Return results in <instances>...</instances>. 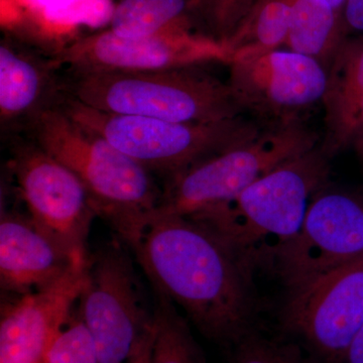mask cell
<instances>
[{
	"instance_id": "cell-1",
	"label": "cell",
	"mask_w": 363,
	"mask_h": 363,
	"mask_svg": "<svg viewBox=\"0 0 363 363\" xmlns=\"http://www.w3.org/2000/svg\"><path fill=\"white\" fill-rule=\"evenodd\" d=\"M157 293L178 305L203 335L238 344L255 311L252 274L199 222L155 214L133 247Z\"/></svg>"
},
{
	"instance_id": "cell-2",
	"label": "cell",
	"mask_w": 363,
	"mask_h": 363,
	"mask_svg": "<svg viewBox=\"0 0 363 363\" xmlns=\"http://www.w3.org/2000/svg\"><path fill=\"white\" fill-rule=\"evenodd\" d=\"M331 159L320 142L262 177L233 201L187 218L211 229L252 274L274 269L300 233L313 198L328 185Z\"/></svg>"
},
{
	"instance_id": "cell-3",
	"label": "cell",
	"mask_w": 363,
	"mask_h": 363,
	"mask_svg": "<svg viewBox=\"0 0 363 363\" xmlns=\"http://www.w3.org/2000/svg\"><path fill=\"white\" fill-rule=\"evenodd\" d=\"M25 133L78 177L97 216L133 250L161 202L152 174L60 107L40 114Z\"/></svg>"
},
{
	"instance_id": "cell-4",
	"label": "cell",
	"mask_w": 363,
	"mask_h": 363,
	"mask_svg": "<svg viewBox=\"0 0 363 363\" xmlns=\"http://www.w3.org/2000/svg\"><path fill=\"white\" fill-rule=\"evenodd\" d=\"M67 92L108 113L175 123H214L245 116L228 83L202 66L159 70H69Z\"/></svg>"
},
{
	"instance_id": "cell-5",
	"label": "cell",
	"mask_w": 363,
	"mask_h": 363,
	"mask_svg": "<svg viewBox=\"0 0 363 363\" xmlns=\"http://www.w3.org/2000/svg\"><path fill=\"white\" fill-rule=\"evenodd\" d=\"M60 108L167 181L210 157L253 142L267 128L245 116L195 123L108 113L86 106L69 94Z\"/></svg>"
},
{
	"instance_id": "cell-6",
	"label": "cell",
	"mask_w": 363,
	"mask_h": 363,
	"mask_svg": "<svg viewBox=\"0 0 363 363\" xmlns=\"http://www.w3.org/2000/svg\"><path fill=\"white\" fill-rule=\"evenodd\" d=\"M320 142L321 136L303 119L267 128L253 142L210 157L167 181L156 213L193 217L226 204L279 164Z\"/></svg>"
},
{
	"instance_id": "cell-7",
	"label": "cell",
	"mask_w": 363,
	"mask_h": 363,
	"mask_svg": "<svg viewBox=\"0 0 363 363\" xmlns=\"http://www.w3.org/2000/svg\"><path fill=\"white\" fill-rule=\"evenodd\" d=\"M79 315L96 343L100 363H150L155 336L133 260L118 241L89 255Z\"/></svg>"
},
{
	"instance_id": "cell-8",
	"label": "cell",
	"mask_w": 363,
	"mask_h": 363,
	"mask_svg": "<svg viewBox=\"0 0 363 363\" xmlns=\"http://www.w3.org/2000/svg\"><path fill=\"white\" fill-rule=\"evenodd\" d=\"M228 66L227 83L241 108L266 128L301 121L326 90V68L291 50L234 57Z\"/></svg>"
},
{
	"instance_id": "cell-9",
	"label": "cell",
	"mask_w": 363,
	"mask_h": 363,
	"mask_svg": "<svg viewBox=\"0 0 363 363\" xmlns=\"http://www.w3.org/2000/svg\"><path fill=\"white\" fill-rule=\"evenodd\" d=\"M363 259V197L328 185L314 196L304 223L274 269L289 293Z\"/></svg>"
},
{
	"instance_id": "cell-10",
	"label": "cell",
	"mask_w": 363,
	"mask_h": 363,
	"mask_svg": "<svg viewBox=\"0 0 363 363\" xmlns=\"http://www.w3.org/2000/svg\"><path fill=\"white\" fill-rule=\"evenodd\" d=\"M11 140L9 164L28 217L69 250H87L86 238L97 214L83 184L30 138Z\"/></svg>"
},
{
	"instance_id": "cell-11",
	"label": "cell",
	"mask_w": 363,
	"mask_h": 363,
	"mask_svg": "<svg viewBox=\"0 0 363 363\" xmlns=\"http://www.w3.org/2000/svg\"><path fill=\"white\" fill-rule=\"evenodd\" d=\"M286 323L327 363H342L363 325V259L289 293Z\"/></svg>"
},
{
	"instance_id": "cell-12",
	"label": "cell",
	"mask_w": 363,
	"mask_h": 363,
	"mask_svg": "<svg viewBox=\"0 0 363 363\" xmlns=\"http://www.w3.org/2000/svg\"><path fill=\"white\" fill-rule=\"evenodd\" d=\"M52 57L69 70H159L231 60L225 45L200 33L123 38L109 30L67 43Z\"/></svg>"
},
{
	"instance_id": "cell-13",
	"label": "cell",
	"mask_w": 363,
	"mask_h": 363,
	"mask_svg": "<svg viewBox=\"0 0 363 363\" xmlns=\"http://www.w3.org/2000/svg\"><path fill=\"white\" fill-rule=\"evenodd\" d=\"M88 266L89 257L51 285L2 308L0 363H45L52 343L82 295Z\"/></svg>"
},
{
	"instance_id": "cell-14",
	"label": "cell",
	"mask_w": 363,
	"mask_h": 363,
	"mask_svg": "<svg viewBox=\"0 0 363 363\" xmlns=\"http://www.w3.org/2000/svg\"><path fill=\"white\" fill-rule=\"evenodd\" d=\"M54 57H44L18 40L0 43V123L7 133L26 131L45 111L61 106L67 95Z\"/></svg>"
},
{
	"instance_id": "cell-15",
	"label": "cell",
	"mask_w": 363,
	"mask_h": 363,
	"mask_svg": "<svg viewBox=\"0 0 363 363\" xmlns=\"http://www.w3.org/2000/svg\"><path fill=\"white\" fill-rule=\"evenodd\" d=\"M89 257L74 252L35 225L30 217L2 214L0 221V281L2 290L26 295L61 279Z\"/></svg>"
},
{
	"instance_id": "cell-16",
	"label": "cell",
	"mask_w": 363,
	"mask_h": 363,
	"mask_svg": "<svg viewBox=\"0 0 363 363\" xmlns=\"http://www.w3.org/2000/svg\"><path fill=\"white\" fill-rule=\"evenodd\" d=\"M321 145L334 157L363 140V35H348L328 68Z\"/></svg>"
},
{
	"instance_id": "cell-17",
	"label": "cell",
	"mask_w": 363,
	"mask_h": 363,
	"mask_svg": "<svg viewBox=\"0 0 363 363\" xmlns=\"http://www.w3.org/2000/svg\"><path fill=\"white\" fill-rule=\"evenodd\" d=\"M107 30L123 38L200 33L190 0H119Z\"/></svg>"
},
{
	"instance_id": "cell-18",
	"label": "cell",
	"mask_w": 363,
	"mask_h": 363,
	"mask_svg": "<svg viewBox=\"0 0 363 363\" xmlns=\"http://www.w3.org/2000/svg\"><path fill=\"white\" fill-rule=\"evenodd\" d=\"M344 38L342 18L326 0H293L288 50L316 59L327 70Z\"/></svg>"
},
{
	"instance_id": "cell-19",
	"label": "cell",
	"mask_w": 363,
	"mask_h": 363,
	"mask_svg": "<svg viewBox=\"0 0 363 363\" xmlns=\"http://www.w3.org/2000/svg\"><path fill=\"white\" fill-rule=\"evenodd\" d=\"M292 6L293 0H257L247 18L225 44L231 59L285 47Z\"/></svg>"
},
{
	"instance_id": "cell-20",
	"label": "cell",
	"mask_w": 363,
	"mask_h": 363,
	"mask_svg": "<svg viewBox=\"0 0 363 363\" xmlns=\"http://www.w3.org/2000/svg\"><path fill=\"white\" fill-rule=\"evenodd\" d=\"M150 363H201L199 351L173 303L159 294Z\"/></svg>"
},
{
	"instance_id": "cell-21",
	"label": "cell",
	"mask_w": 363,
	"mask_h": 363,
	"mask_svg": "<svg viewBox=\"0 0 363 363\" xmlns=\"http://www.w3.org/2000/svg\"><path fill=\"white\" fill-rule=\"evenodd\" d=\"M257 0H190L191 13L203 35L225 45Z\"/></svg>"
},
{
	"instance_id": "cell-22",
	"label": "cell",
	"mask_w": 363,
	"mask_h": 363,
	"mask_svg": "<svg viewBox=\"0 0 363 363\" xmlns=\"http://www.w3.org/2000/svg\"><path fill=\"white\" fill-rule=\"evenodd\" d=\"M45 363H100L96 343L77 310L55 338Z\"/></svg>"
},
{
	"instance_id": "cell-23",
	"label": "cell",
	"mask_w": 363,
	"mask_h": 363,
	"mask_svg": "<svg viewBox=\"0 0 363 363\" xmlns=\"http://www.w3.org/2000/svg\"><path fill=\"white\" fill-rule=\"evenodd\" d=\"M233 363H298L286 350L248 333L236 344Z\"/></svg>"
},
{
	"instance_id": "cell-24",
	"label": "cell",
	"mask_w": 363,
	"mask_h": 363,
	"mask_svg": "<svg viewBox=\"0 0 363 363\" xmlns=\"http://www.w3.org/2000/svg\"><path fill=\"white\" fill-rule=\"evenodd\" d=\"M344 35H363V0H346L342 13Z\"/></svg>"
},
{
	"instance_id": "cell-25",
	"label": "cell",
	"mask_w": 363,
	"mask_h": 363,
	"mask_svg": "<svg viewBox=\"0 0 363 363\" xmlns=\"http://www.w3.org/2000/svg\"><path fill=\"white\" fill-rule=\"evenodd\" d=\"M342 363H363V325L346 351Z\"/></svg>"
},
{
	"instance_id": "cell-26",
	"label": "cell",
	"mask_w": 363,
	"mask_h": 363,
	"mask_svg": "<svg viewBox=\"0 0 363 363\" xmlns=\"http://www.w3.org/2000/svg\"><path fill=\"white\" fill-rule=\"evenodd\" d=\"M326 1L328 2V4L335 9L336 13L342 18L343 9L344 6H345L346 0H326Z\"/></svg>"
},
{
	"instance_id": "cell-27",
	"label": "cell",
	"mask_w": 363,
	"mask_h": 363,
	"mask_svg": "<svg viewBox=\"0 0 363 363\" xmlns=\"http://www.w3.org/2000/svg\"><path fill=\"white\" fill-rule=\"evenodd\" d=\"M354 150H357L358 156H359L363 162V140L362 143H358L357 147Z\"/></svg>"
}]
</instances>
